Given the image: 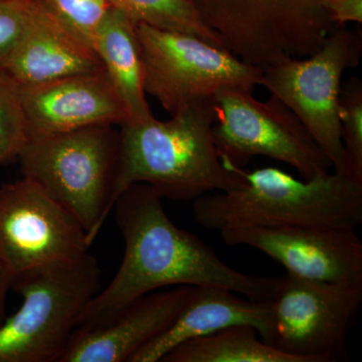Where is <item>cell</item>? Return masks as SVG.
<instances>
[{"instance_id": "13", "label": "cell", "mask_w": 362, "mask_h": 362, "mask_svg": "<svg viewBox=\"0 0 362 362\" xmlns=\"http://www.w3.org/2000/svg\"><path fill=\"white\" fill-rule=\"evenodd\" d=\"M20 87L28 140L127 121L105 71Z\"/></svg>"}, {"instance_id": "15", "label": "cell", "mask_w": 362, "mask_h": 362, "mask_svg": "<svg viewBox=\"0 0 362 362\" xmlns=\"http://www.w3.org/2000/svg\"><path fill=\"white\" fill-rule=\"evenodd\" d=\"M95 49L40 0L20 42L0 73L21 86L103 73Z\"/></svg>"}, {"instance_id": "8", "label": "cell", "mask_w": 362, "mask_h": 362, "mask_svg": "<svg viewBox=\"0 0 362 362\" xmlns=\"http://www.w3.org/2000/svg\"><path fill=\"white\" fill-rule=\"evenodd\" d=\"M264 341L297 362L346 358L345 341L362 304V284L276 277Z\"/></svg>"}, {"instance_id": "25", "label": "cell", "mask_w": 362, "mask_h": 362, "mask_svg": "<svg viewBox=\"0 0 362 362\" xmlns=\"http://www.w3.org/2000/svg\"><path fill=\"white\" fill-rule=\"evenodd\" d=\"M14 276L0 247V324L6 318V299L13 290Z\"/></svg>"}, {"instance_id": "2", "label": "cell", "mask_w": 362, "mask_h": 362, "mask_svg": "<svg viewBox=\"0 0 362 362\" xmlns=\"http://www.w3.org/2000/svg\"><path fill=\"white\" fill-rule=\"evenodd\" d=\"M214 119L213 95L195 100L168 121L152 117L119 125L114 204L136 183L149 185L162 199L185 202L242 187L246 181L225 168L216 151Z\"/></svg>"}, {"instance_id": "11", "label": "cell", "mask_w": 362, "mask_h": 362, "mask_svg": "<svg viewBox=\"0 0 362 362\" xmlns=\"http://www.w3.org/2000/svg\"><path fill=\"white\" fill-rule=\"evenodd\" d=\"M90 246L77 218L33 181L0 187V247L14 277L81 258Z\"/></svg>"}, {"instance_id": "22", "label": "cell", "mask_w": 362, "mask_h": 362, "mask_svg": "<svg viewBox=\"0 0 362 362\" xmlns=\"http://www.w3.org/2000/svg\"><path fill=\"white\" fill-rule=\"evenodd\" d=\"M62 23L94 49L97 32L112 6L108 0H42Z\"/></svg>"}, {"instance_id": "20", "label": "cell", "mask_w": 362, "mask_h": 362, "mask_svg": "<svg viewBox=\"0 0 362 362\" xmlns=\"http://www.w3.org/2000/svg\"><path fill=\"white\" fill-rule=\"evenodd\" d=\"M345 173L362 180V83L352 77L341 86L338 107Z\"/></svg>"}, {"instance_id": "4", "label": "cell", "mask_w": 362, "mask_h": 362, "mask_svg": "<svg viewBox=\"0 0 362 362\" xmlns=\"http://www.w3.org/2000/svg\"><path fill=\"white\" fill-rule=\"evenodd\" d=\"M114 126L33 138L18 158L23 177L73 214L90 245L114 207L119 160V131Z\"/></svg>"}, {"instance_id": "24", "label": "cell", "mask_w": 362, "mask_h": 362, "mask_svg": "<svg viewBox=\"0 0 362 362\" xmlns=\"http://www.w3.org/2000/svg\"><path fill=\"white\" fill-rule=\"evenodd\" d=\"M321 6L337 26L362 23V0H321Z\"/></svg>"}, {"instance_id": "6", "label": "cell", "mask_w": 362, "mask_h": 362, "mask_svg": "<svg viewBox=\"0 0 362 362\" xmlns=\"http://www.w3.org/2000/svg\"><path fill=\"white\" fill-rule=\"evenodd\" d=\"M226 49L263 69L311 56L337 25L321 0H187Z\"/></svg>"}, {"instance_id": "12", "label": "cell", "mask_w": 362, "mask_h": 362, "mask_svg": "<svg viewBox=\"0 0 362 362\" xmlns=\"http://www.w3.org/2000/svg\"><path fill=\"white\" fill-rule=\"evenodd\" d=\"M220 233L228 246L258 250L296 277L362 284V242L356 230L284 226L228 228Z\"/></svg>"}, {"instance_id": "1", "label": "cell", "mask_w": 362, "mask_h": 362, "mask_svg": "<svg viewBox=\"0 0 362 362\" xmlns=\"http://www.w3.org/2000/svg\"><path fill=\"white\" fill-rule=\"evenodd\" d=\"M125 242L118 272L78 319L77 328L101 325L126 305L165 287L211 286L268 302L276 277L249 275L226 265L197 235L168 218L162 197L144 183L124 190L113 207Z\"/></svg>"}, {"instance_id": "17", "label": "cell", "mask_w": 362, "mask_h": 362, "mask_svg": "<svg viewBox=\"0 0 362 362\" xmlns=\"http://www.w3.org/2000/svg\"><path fill=\"white\" fill-rule=\"evenodd\" d=\"M94 49L125 109L126 122H144L154 117L144 90L136 25L122 11L113 6L109 9L98 30Z\"/></svg>"}, {"instance_id": "16", "label": "cell", "mask_w": 362, "mask_h": 362, "mask_svg": "<svg viewBox=\"0 0 362 362\" xmlns=\"http://www.w3.org/2000/svg\"><path fill=\"white\" fill-rule=\"evenodd\" d=\"M240 325L254 327L265 340L269 327L268 302L256 301L225 288L194 287L173 324L136 352L130 362L161 361L181 343Z\"/></svg>"}, {"instance_id": "19", "label": "cell", "mask_w": 362, "mask_h": 362, "mask_svg": "<svg viewBox=\"0 0 362 362\" xmlns=\"http://www.w3.org/2000/svg\"><path fill=\"white\" fill-rule=\"evenodd\" d=\"M135 25L187 33L226 49L218 35L209 30L187 0H108ZM228 51V49H226Z\"/></svg>"}, {"instance_id": "14", "label": "cell", "mask_w": 362, "mask_h": 362, "mask_svg": "<svg viewBox=\"0 0 362 362\" xmlns=\"http://www.w3.org/2000/svg\"><path fill=\"white\" fill-rule=\"evenodd\" d=\"M194 288L176 286L149 293L101 325L76 328L59 362H130L136 352L173 324Z\"/></svg>"}, {"instance_id": "7", "label": "cell", "mask_w": 362, "mask_h": 362, "mask_svg": "<svg viewBox=\"0 0 362 362\" xmlns=\"http://www.w3.org/2000/svg\"><path fill=\"white\" fill-rule=\"evenodd\" d=\"M361 54V35L337 26L311 56L282 59L263 69L261 85L297 117L335 173H345L338 118L342 76L359 65Z\"/></svg>"}, {"instance_id": "18", "label": "cell", "mask_w": 362, "mask_h": 362, "mask_svg": "<svg viewBox=\"0 0 362 362\" xmlns=\"http://www.w3.org/2000/svg\"><path fill=\"white\" fill-rule=\"evenodd\" d=\"M161 362H297L259 337L251 326H232L181 343Z\"/></svg>"}, {"instance_id": "23", "label": "cell", "mask_w": 362, "mask_h": 362, "mask_svg": "<svg viewBox=\"0 0 362 362\" xmlns=\"http://www.w3.org/2000/svg\"><path fill=\"white\" fill-rule=\"evenodd\" d=\"M40 0H0V71L40 6Z\"/></svg>"}, {"instance_id": "9", "label": "cell", "mask_w": 362, "mask_h": 362, "mask_svg": "<svg viewBox=\"0 0 362 362\" xmlns=\"http://www.w3.org/2000/svg\"><path fill=\"white\" fill-rule=\"evenodd\" d=\"M252 90L225 87L214 93L213 136L223 165L244 168L266 156L296 169L303 180L329 173L332 164L302 123L277 98L267 101Z\"/></svg>"}, {"instance_id": "3", "label": "cell", "mask_w": 362, "mask_h": 362, "mask_svg": "<svg viewBox=\"0 0 362 362\" xmlns=\"http://www.w3.org/2000/svg\"><path fill=\"white\" fill-rule=\"evenodd\" d=\"M223 166L246 182L194 201V221L207 230L284 226L356 230L362 223V180L352 176L333 171L306 180L280 168Z\"/></svg>"}, {"instance_id": "10", "label": "cell", "mask_w": 362, "mask_h": 362, "mask_svg": "<svg viewBox=\"0 0 362 362\" xmlns=\"http://www.w3.org/2000/svg\"><path fill=\"white\" fill-rule=\"evenodd\" d=\"M141 47L144 90L171 116L225 87L252 90L263 70L232 52L187 33L136 25Z\"/></svg>"}, {"instance_id": "5", "label": "cell", "mask_w": 362, "mask_h": 362, "mask_svg": "<svg viewBox=\"0 0 362 362\" xmlns=\"http://www.w3.org/2000/svg\"><path fill=\"white\" fill-rule=\"evenodd\" d=\"M102 289L99 262L87 252L14 277L20 309L0 324V362H59L78 319Z\"/></svg>"}, {"instance_id": "21", "label": "cell", "mask_w": 362, "mask_h": 362, "mask_svg": "<svg viewBox=\"0 0 362 362\" xmlns=\"http://www.w3.org/2000/svg\"><path fill=\"white\" fill-rule=\"evenodd\" d=\"M28 141L21 87L0 73V166L20 156Z\"/></svg>"}]
</instances>
